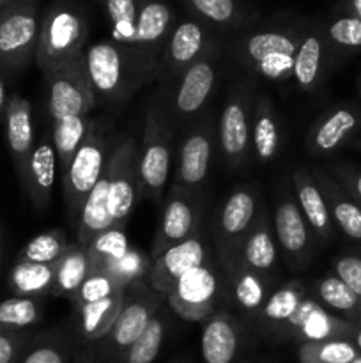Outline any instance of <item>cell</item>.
Here are the masks:
<instances>
[{"instance_id":"56","label":"cell","mask_w":361,"mask_h":363,"mask_svg":"<svg viewBox=\"0 0 361 363\" xmlns=\"http://www.w3.org/2000/svg\"><path fill=\"white\" fill-rule=\"evenodd\" d=\"M11 2H14V0H0V9H2V7H6V6H9Z\"/></svg>"},{"instance_id":"28","label":"cell","mask_w":361,"mask_h":363,"mask_svg":"<svg viewBox=\"0 0 361 363\" xmlns=\"http://www.w3.org/2000/svg\"><path fill=\"white\" fill-rule=\"evenodd\" d=\"M315 181L321 188L322 195L328 204L329 215L333 223L338 227L347 238L354 241H361V208L354 202V199L342 188V184L331 176L329 170L322 167H311Z\"/></svg>"},{"instance_id":"3","label":"cell","mask_w":361,"mask_h":363,"mask_svg":"<svg viewBox=\"0 0 361 363\" xmlns=\"http://www.w3.org/2000/svg\"><path fill=\"white\" fill-rule=\"evenodd\" d=\"M173 124L166 112L165 96L159 91L145 110L144 133L138 145V184L140 195L159 201L172 169Z\"/></svg>"},{"instance_id":"20","label":"cell","mask_w":361,"mask_h":363,"mask_svg":"<svg viewBox=\"0 0 361 363\" xmlns=\"http://www.w3.org/2000/svg\"><path fill=\"white\" fill-rule=\"evenodd\" d=\"M176 21L172 6L166 0H142L131 50L161 69L163 48Z\"/></svg>"},{"instance_id":"47","label":"cell","mask_w":361,"mask_h":363,"mask_svg":"<svg viewBox=\"0 0 361 363\" xmlns=\"http://www.w3.org/2000/svg\"><path fill=\"white\" fill-rule=\"evenodd\" d=\"M322 32L329 46L340 50L361 48V21L350 13L333 18Z\"/></svg>"},{"instance_id":"16","label":"cell","mask_w":361,"mask_h":363,"mask_svg":"<svg viewBox=\"0 0 361 363\" xmlns=\"http://www.w3.org/2000/svg\"><path fill=\"white\" fill-rule=\"evenodd\" d=\"M216 130L214 123L209 116H202L188 128L183 138V144L177 151L176 172H173V183L198 194L204 186L211 165L212 151H214Z\"/></svg>"},{"instance_id":"50","label":"cell","mask_w":361,"mask_h":363,"mask_svg":"<svg viewBox=\"0 0 361 363\" xmlns=\"http://www.w3.org/2000/svg\"><path fill=\"white\" fill-rule=\"evenodd\" d=\"M335 275L361 298V257L360 255H342L333 262Z\"/></svg>"},{"instance_id":"11","label":"cell","mask_w":361,"mask_h":363,"mask_svg":"<svg viewBox=\"0 0 361 363\" xmlns=\"http://www.w3.org/2000/svg\"><path fill=\"white\" fill-rule=\"evenodd\" d=\"M138 145L140 144L130 135L115 138L106 160V169L110 174L108 208L117 227H124L127 216L133 211L137 197L140 195Z\"/></svg>"},{"instance_id":"19","label":"cell","mask_w":361,"mask_h":363,"mask_svg":"<svg viewBox=\"0 0 361 363\" xmlns=\"http://www.w3.org/2000/svg\"><path fill=\"white\" fill-rule=\"evenodd\" d=\"M211 259V245L205 240L204 230L200 227L197 233L191 234L183 243L168 248L158 259L152 261L151 272L147 277L149 287L166 298V294L176 286L177 280L183 279L191 269L204 266Z\"/></svg>"},{"instance_id":"24","label":"cell","mask_w":361,"mask_h":363,"mask_svg":"<svg viewBox=\"0 0 361 363\" xmlns=\"http://www.w3.org/2000/svg\"><path fill=\"white\" fill-rule=\"evenodd\" d=\"M57 170H59V160H57L53 138L45 135L35 142L34 149H32L27 174H25L23 183H21L35 211L42 213L50 206L53 186H55Z\"/></svg>"},{"instance_id":"53","label":"cell","mask_w":361,"mask_h":363,"mask_svg":"<svg viewBox=\"0 0 361 363\" xmlns=\"http://www.w3.org/2000/svg\"><path fill=\"white\" fill-rule=\"evenodd\" d=\"M347 11L361 21V0H347Z\"/></svg>"},{"instance_id":"1","label":"cell","mask_w":361,"mask_h":363,"mask_svg":"<svg viewBox=\"0 0 361 363\" xmlns=\"http://www.w3.org/2000/svg\"><path fill=\"white\" fill-rule=\"evenodd\" d=\"M85 71L98 105H120L161 69L142 59L133 50L110 41H98L85 48Z\"/></svg>"},{"instance_id":"38","label":"cell","mask_w":361,"mask_h":363,"mask_svg":"<svg viewBox=\"0 0 361 363\" xmlns=\"http://www.w3.org/2000/svg\"><path fill=\"white\" fill-rule=\"evenodd\" d=\"M74 344L60 330H50L32 337L18 363H73Z\"/></svg>"},{"instance_id":"32","label":"cell","mask_w":361,"mask_h":363,"mask_svg":"<svg viewBox=\"0 0 361 363\" xmlns=\"http://www.w3.org/2000/svg\"><path fill=\"white\" fill-rule=\"evenodd\" d=\"M124 303V291L105 298V300L94 301V303L74 307V328L78 337L84 344L101 342L112 326L115 325L119 312Z\"/></svg>"},{"instance_id":"58","label":"cell","mask_w":361,"mask_h":363,"mask_svg":"<svg viewBox=\"0 0 361 363\" xmlns=\"http://www.w3.org/2000/svg\"><path fill=\"white\" fill-rule=\"evenodd\" d=\"M357 91H360V96H361V77H360V80H357Z\"/></svg>"},{"instance_id":"42","label":"cell","mask_w":361,"mask_h":363,"mask_svg":"<svg viewBox=\"0 0 361 363\" xmlns=\"http://www.w3.org/2000/svg\"><path fill=\"white\" fill-rule=\"evenodd\" d=\"M165 333V314H163V311H159L149 323L147 328L140 333V337L120 354V358L115 363H152L161 351Z\"/></svg>"},{"instance_id":"43","label":"cell","mask_w":361,"mask_h":363,"mask_svg":"<svg viewBox=\"0 0 361 363\" xmlns=\"http://www.w3.org/2000/svg\"><path fill=\"white\" fill-rule=\"evenodd\" d=\"M42 319V307L35 298L13 296L0 301V332H21Z\"/></svg>"},{"instance_id":"21","label":"cell","mask_w":361,"mask_h":363,"mask_svg":"<svg viewBox=\"0 0 361 363\" xmlns=\"http://www.w3.org/2000/svg\"><path fill=\"white\" fill-rule=\"evenodd\" d=\"M361 128V110L354 105H336L322 113L306 135V149L311 156H329L349 144Z\"/></svg>"},{"instance_id":"31","label":"cell","mask_w":361,"mask_h":363,"mask_svg":"<svg viewBox=\"0 0 361 363\" xmlns=\"http://www.w3.org/2000/svg\"><path fill=\"white\" fill-rule=\"evenodd\" d=\"M108 191H110V174L108 169L103 170L101 177L98 179V183L94 184V188L91 190L88 197L85 199L84 208L80 211V218H78L76 225V243L81 247L87 248L88 243L94 240L96 236H99L105 230L117 227L113 223L112 215H110L108 208Z\"/></svg>"},{"instance_id":"30","label":"cell","mask_w":361,"mask_h":363,"mask_svg":"<svg viewBox=\"0 0 361 363\" xmlns=\"http://www.w3.org/2000/svg\"><path fill=\"white\" fill-rule=\"evenodd\" d=\"M283 144L280 117L268 96H257L251 113V149L258 163L265 165L278 156Z\"/></svg>"},{"instance_id":"41","label":"cell","mask_w":361,"mask_h":363,"mask_svg":"<svg viewBox=\"0 0 361 363\" xmlns=\"http://www.w3.org/2000/svg\"><path fill=\"white\" fill-rule=\"evenodd\" d=\"M130 241H127L124 227H112L88 243V273L103 272L110 262L124 257L130 252Z\"/></svg>"},{"instance_id":"4","label":"cell","mask_w":361,"mask_h":363,"mask_svg":"<svg viewBox=\"0 0 361 363\" xmlns=\"http://www.w3.org/2000/svg\"><path fill=\"white\" fill-rule=\"evenodd\" d=\"M88 41L85 14L69 2H53L46 9L39 28L34 60L42 73L84 55Z\"/></svg>"},{"instance_id":"52","label":"cell","mask_w":361,"mask_h":363,"mask_svg":"<svg viewBox=\"0 0 361 363\" xmlns=\"http://www.w3.org/2000/svg\"><path fill=\"white\" fill-rule=\"evenodd\" d=\"M73 363H101L91 344H81L74 350Z\"/></svg>"},{"instance_id":"44","label":"cell","mask_w":361,"mask_h":363,"mask_svg":"<svg viewBox=\"0 0 361 363\" xmlns=\"http://www.w3.org/2000/svg\"><path fill=\"white\" fill-rule=\"evenodd\" d=\"M152 259L145 252L138 248H130L124 257L110 262L101 273H106L122 291L134 286L138 282H147L149 272H151Z\"/></svg>"},{"instance_id":"18","label":"cell","mask_w":361,"mask_h":363,"mask_svg":"<svg viewBox=\"0 0 361 363\" xmlns=\"http://www.w3.org/2000/svg\"><path fill=\"white\" fill-rule=\"evenodd\" d=\"M273 233L289 266L306 264L314 252V234L289 188H280L275 197Z\"/></svg>"},{"instance_id":"57","label":"cell","mask_w":361,"mask_h":363,"mask_svg":"<svg viewBox=\"0 0 361 363\" xmlns=\"http://www.w3.org/2000/svg\"><path fill=\"white\" fill-rule=\"evenodd\" d=\"M353 145H354V147H356V149H361V137L356 138V140L353 142Z\"/></svg>"},{"instance_id":"45","label":"cell","mask_w":361,"mask_h":363,"mask_svg":"<svg viewBox=\"0 0 361 363\" xmlns=\"http://www.w3.org/2000/svg\"><path fill=\"white\" fill-rule=\"evenodd\" d=\"M360 357L353 340L347 339L306 342L299 347L301 363H354Z\"/></svg>"},{"instance_id":"33","label":"cell","mask_w":361,"mask_h":363,"mask_svg":"<svg viewBox=\"0 0 361 363\" xmlns=\"http://www.w3.org/2000/svg\"><path fill=\"white\" fill-rule=\"evenodd\" d=\"M304 298H306V286L301 280H290L276 287L258 314V325L262 326V330L276 335Z\"/></svg>"},{"instance_id":"55","label":"cell","mask_w":361,"mask_h":363,"mask_svg":"<svg viewBox=\"0 0 361 363\" xmlns=\"http://www.w3.org/2000/svg\"><path fill=\"white\" fill-rule=\"evenodd\" d=\"M353 342H354V346L357 347V351H360V354H361V326H360V328H356V332H354Z\"/></svg>"},{"instance_id":"15","label":"cell","mask_w":361,"mask_h":363,"mask_svg":"<svg viewBox=\"0 0 361 363\" xmlns=\"http://www.w3.org/2000/svg\"><path fill=\"white\" fill-rule=\"evenodd\" d=\"M216 45L211 28L198 18L177 20L161 53V74L172 87L177 78Z\"/></svg>"},{"instance_id":"12","label":"cell","mask_w":361,"mask_h":363,"mask_svg":"<svg viewBox=\"0 0 361 363\" xmlns=\"http://www.w3.org/2000/svg\"><path fill=\"white\" fill-rule=\"evenodd\" d=\"M219 291L222 284L218 269L211 259L204 266L191 269L183 279L177 280L176 286L166 294V303L184 321H205L216 314Z\"/></svg>"},{"instance_id":"10","label":"cell","mask_w":361,"mask_h":363,"mask_svg":"<svg viewBox=\"0 0 361 363\" xmlns=\"http://www.w3.org/2000/svg\"><path fill=\"white\" fill-rule=\"evenodd\" d=\"M84 55L45 73L48 112L53 121L67 116H88L98 106L85 71Z\"/></svg>"},{"instance_id":"26","label":"cell","mask_w":361,"mask_h":363,"mask_svg":"<svg viewBox=\"0 0 361 363\" xmlns=\"http://www.w3.org/2000/svg\"><path fill=\"white\" fill-rule=\"evenodd\" d=\"M223 275L227 279L225 291L229 293L232 303L244 315L257 319L265 301L276 289L275 282H273L275 279L257 275L241 264L229 266L227 269H223Z\"/></svg>"},{"instance_id":"46","label":"cell","mask_w":361,"mask_h":363,"mask_svg":"<svg viewBox=\"0 0 361 363\" xmlns=\"http://www.w3.org/2000/svg\"><path fill=\"white\" fill-rule=\"evenodd\" d=\"M66 236L62 230H46L32 238L23 248H21L18 261L38 262V264H55L64 255L67 248Z\"/></svg>"},{"instance_id":"13","label":"cell","mask_w":361,"mask_h":363,"mask_svg":"<svg viewBox=\"0 0 361 363\" xmlns=\"http://www.w3.org/2000/svg\"><path fill=\"white\" fill-rule=\"evenodd\" d=\"M251 113L253 106L248 89L234 85L218 123L219 149L230 170H239L250 158Z\"/></svg>"},{"instance_id":"9","label":"cell","mask_w":361,"mask_h":363,"mask_svg":"<svg viewBox=\"0 0 361 363\" xmlns=\"http://www.w3.org/2000/svg\"><path fill=\"white\" fill-rule=\"evenodd\" d=\"M219 48L214 46L202 59L191 64L183 74L168 87L170 94L165 96L166 112L173 128L179 124L191 123L204 110L205 103L211 98L216 85V69H218Z\"/></svg>"},{"instance_id":"5","label":"cell","mask_w":361,"mask_h":363,"mask_svg":"<svg viewBox=\"0 0 361 363\" xmlns=\"http://www.w3.org/2000/svg\"><path fill=\"white\" fill-rule=\"evenodd\" d=\"M113 142H115V137L112 133V124H106L105 121H92L87 137L81 142L74 158L71 160L66 176L62 177L67 218L74 230H76L85 199L88 197L105 170Z\"/></svg>"},{"instance_id":"23","label":"cell","mask_w":361,"mask_h":363,"mask_svg":"<svg viewBox=\"0 0 361 363\" xmlns=\"http://www.w3.org/2000/svg\"><path fill=\"white\" fill-rule=\"evenodd\" d=\"M292 186L297 206L319 243H329L335 236V223L329 215L328 204L308 167H297L292 172Z\"/></svg>"},{"instance_id":"40","label":"cell","mask_w":361,"mask_h":363,"mask_svg":"<svg viewBox=\"0 0 361 363\" xmlns=\"http://www.w3.org/2000/svg\"><path fill=\"white\" fill-rule=\"evenodd\" d=\"M99 2L112 23V41L124 48H133L142 0H99Z\"/></svg>"},{"instance_id":"7","label":"cell","mask_w":361,"mask_h":363,"mask_svg":"<svg viewBox=\"0 0 361 363\" xmlns=\"http://www.w3.org/2000/svg\"><path fill=\"white\" fill-rule=\"evenodd\" d=\"M39 28V0H14L0 9V74L20 73L34 60Z\"/></svg>"},{"instance_id":"51","label":"cell","mask_w":361,"mask_h":363,"mask_svg":"<svg viewBox=\"0 0 361 363\" xmlns=\"http://www.w3.org/2000/svg\"><path fill=\"white\" fill-rule=\"evenodd\" d=\"M329 172L361 208V170L356 167L338 163V165H333Z\"/></svg>"},{"instance_id":"17","label":"cell","mask_w":361,"mask_h":363,"mask_svg":"<svg viewBox=\"0 0 361 363\" xmlns=\"http://www.w3.org/2000/svg\"><path fill=\"white\" fill-rule=\"evenodd\" d=\"M356 332V325L329 312L314 296H306L289 321L280 328L276 337L282 340H297L301 344L321 340L347 339Z\"/></svg>"},{"instance_id":"25","label":"cell","mask_w":361,"mask_h":363,"mask_svg":"<svg viewBox=\"0 0 361 363\" xmlns=\"http://www.w3.org/2000/svg\"><path fill=\"white\" fill-rule=\"evenodd\" d=\"M6 137L9 145L11 156H13L14 167L23 183L27 174L28 160H30L32 149L35 145L34 123H32V105L27 98L14 94L7 99L6 110Z\"/></svg>"},{"instance_id":"8","label":"cell","mask_w":361,"mask_h":363,"mask_svg":"<svg viewBox=\"0 0 361 363\" xmlns=\"http://www.w3.org/2000/svg\"><path fill=\"white\" fill-rule=\"evenodd\" d=\"M166 298L149 287L147 282H138L124 291V303L115 325L108 335L99 342V362L115 363L120 354L140 337L156 314L161 311Z\"/></svg>"},{"instance_id":"34","label":"cell","mask_w":361,"mask_h":363,"mask_svg":"<svg viewBox=\"0 0 361 363\" xmlns=\"http://www.w3.org/2000/svg\"><path fill=\"white\" fill-rule=\"evenodd\" d=\"M53 269H55V282H53L52 294L57 298L73 300L88 275L87 248L78 243H69L62 257L53 264Z\"/></svg>"},{"instance_id":"39","label":"cell","mask_w":361,"mask_h":363,"mask_svg":"<svg viewBox=\"0 0 361 363\" xmlns=\"http://www.w3.org/2000/svg\"><path fill=\"white\" fill-rule=\"evenodd\" d=\"M195 18L204 21L207 27L232 30L248 23L246 11L237 0H186Z\"/></svg>"},{"instance_id":"14","label":"cell","mask_w":361,"mask_h":363,"mask_svg":"<svg viewBox=\"0 0 361 363\" xmlns=\"http://www.w3.org/2000/svg\"><path fill=\"white\" fill-rule=\"evenodd\" d=\"M202 201L198 194L172 184L163 206L161 218L156 230L154 243L151 248V259H158L163 252L197 233L202 227Z\"/></svg>"},{"instance_id":"48","label":"cell","mask_w":361,"mask_h":363,"mask_svg":"<svg viewBox=\"0 0 361 363\" xmlns=\"http://www.w3.org/2000/svg\"><path fill=\"white\" fill-rule=\"evenodd\" d=\"M120 291L122 289L106 273L91 272L71 301H73L74 307H81V305L94 303V301L113 296V294L120 293Z\"/></svg>"},{"instance_id":"54","label":"cell","mask_w":361,"mask_h":363,"mask_svg":"<svg viewBox=\"0 0 361 363\" xmlns=\"http://www.w3.org/2000/svg\"><path fill=\"white\" fill-rule=\"evenodd\" d=\"M6 105H7L6 84H4V80L0 78V112H2V110H6Z\"/></svg>"},{"instance_id":"35","label":"cell","mask_w":361,"mask_h":363,"mask_svg":"<svg viewBox=\"0 0 361 363\" xmlns=\"http://www.w3.org/2000/svg\"><path fill=\"white\" fill-rule=\"evenodd\" d=\"M314 298L329 312L342 314L343 319L357 325L361 321V298L349 289L336 275L315 280Z\"/></svg>"},{"instance_id":"29","label":"cell","mask_w":361,"mask_h":363,"mask_svg":"<svg viewBox=\"0 0 361 363\" xmlns=\"http://www.w3.org/2000/svg\"><path fill=\"white\" fill-rule=\"evenodd\" d=\"M328 48L329 45L322 30L306 28L303 32L292 67V78L301 91L314 92L319 89L324 77Z\"/></svg>"},{"instance_id":"2","label":"cell","mask_w":361,"mask_h":363,"mask_svg":"<svg viewBox=\"0 0 361 363\" xmlns=\"http://www.w3.org/2000/svg\"><path fill=\"white\" fill-rule=\"evenodd\" d=\"M303 32L289 25L248 32L234 39L230 53L241 66L265 80H287L292 77L294 55Z\"/></svg>"},{"instance_id":"27","label":"cell","mask_w":361,"mask_h":363,"mask_svg":"<svg viewBox=\"0 0 361 363\" xmlns=\"http://www.w3.org/2000/svg\"><path fill=\"white\" fill-rule=\"evenodd\" d=\"M241 326L236 318L216 312L205 319L202 330V360L204 363H236L241 350Z\"/></svg>"},{"instance_id":"22","label":"cell","mask_w":361,"mask_h":363,"mask_svg":"<svg viewBox=\"0 0 361 363\" xmlns=\"http://www.w3.org/2000/svg\"><path fill=\"white\" fill-rule=\"evenodd\" d=\"M232 264H241L243 268L257 275L268 277V279H273L275 275L276 264H278V243H276L273 222L269 220L265 208H262L257 222L244 238Z\"/></svg>"},{"instance_id":"36","label":"cell","mask_w":361,"mask_h":363,"mask_svg":"<svg viewBox=\"0 0 361 363\" xmlns=\"http://www.w3.org/2000/svg\"><path fill=\"white\" fill-rule=\"evenodd\" d=\"M92 126V119L88 116H67L59 121H53L52 138L59 160L60 176H66L67 169L71 165V160L74 158L76 151L80 149L81 142L87 137L88 130Z\"/></svg>"},{"instance_id":"37","label":"cell","mask_w":361,"mask_h":363,"mask_svg":"<svg viewBox=\"0 0 361 363\" xmlns=\"http://www.w3.org/2000/svg\"><path fill=\"white\" fill-rule=\"evenodd\" d=\"M55 282L53 264H38V262L16 261L9 273V289L14 296L35 298L52 294Z\"/></svg>"},{"instance_id":"49","label":"cell","mask_w":361,"mask_h":363,"mask_svg":"<svg viewBox=\"0 0 361 363\" xmlns=\"http://www.w3.org/2000/svg\"><path fill=\"white\" fill-rule=\"evenodd\" d=\"M32 335L27 332H0V363H18L30 344Z\"/></svg>"},{"instance_id":"6","label":"cell","mask_w":361,"mask_h":363,"mask_svg":"<svg viewBox=\"0 0 361 363\" xmlns=\"http://www.w3.org/2000/svg\"><path fill=\"white\" fill-rule=\"evenodd\" d=\"M264 202L253 184H243L230 191L212 220V240L222 272L236 259L244 238L260 215Z\"/></svg>"}]
</instances>
